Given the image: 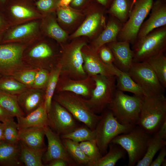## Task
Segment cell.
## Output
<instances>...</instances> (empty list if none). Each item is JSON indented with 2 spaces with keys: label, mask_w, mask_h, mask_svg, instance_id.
<instances>
[{
  "label": "cell",
  "mask_w": 166,
  "mask_h": 166,
  "mask_svg": "<svg viewBox=\"0 0 166 166\" xmlns=\"http://www.w3.org/2000/svg\"><path fill=\"white\" fill-rule=\"evenodd\" d=\"M144 96H129L117 89L114 97L107 107L121 124L136 125Z\"/></svg>",
  "instance_id": "obj_2"
},
{
  "label": "cell",
  "mask_w": 166,
  "mask_h": 166,
  "mask_svg": "<svg viewBox=\"0 0 166 166\" xmlns=\"http://www.w3.org/2000/svg\"><path fill=\"white\" fill-rule=\"evenodd\" d=\"M4 140L10 143H14L18 141L17 123L14 121V117L6 120L4 122Z\"/></svg>",
  "instance_id": "obj_40"
},
{
  "label": "cell",
  "mask_w": 166,
  "mask_h": 166,
  "mask_svg": "<svg viewBox=\"0 0 166 166\" xmlns=\"http://www.w3.org/2000/svg\"><path fill=\"white\" fill-rule=\"evenodd\" d=\"M45 136L44 128L31 127L19 130L18 140L30 148L39 150L46 148Z\"/></svg>",
  "instance_id": "obj_25"
},
{
  "label": "cell",
  "mask_w": 166,
  "mask_h": 166,
  "mask_svg": "<svg viewBox=\"0 0 166 166\" xmlns=\"http://www.w3.org/2000/svg\"><path fill=\"white\" fill-rule=\"evenodd\" d=\"M86 43L83 41H73L63 47L59 56L57 63L61 66L60 75L79 80L88 75L83 68L81 49Z\"/></svg>",
  "instance_id": "obj_5"
},
{
  "label": "cell",
  "mask_w": 166,
  "mask_h": 166,
  "mask_svg": "<svg viewBox=\"0 0 166 166\" xmlns=\"http://www.w3.org/2000/svg\"><path fill=\"white\" fill-rule=\"evenodd\" d=\"M96 1L106 8L108 7L109 8L113 0H96Z\"/></svg>",
  "instance_id": "obj_51"
},
{
  "label": "cell",
  "mask_w": 166,
  "mask_h": 166,
  "mask_svg": "<svg viewBox=\"0 0 166 166\" xmlns=\"http://www.w3.org/2000/svg\"><path fill=\"white\" fill-rule=\"evenodd\" d=\"M61 139L66 150L77 164L92 166L91 160L84 152L79 145V143L69 139Z\"/></svg>",
  "instance_id": "obj_34"
},
{
  "label": "cell",
  "mask_w": 166,
  "mask_h": 166,
  "mask_svg": "<svg viewBox=\"0 0 166 166\" xmlns=\"http://www.w3.org/2000/svg\"><path fill=\"white\" fill-rule=\"evenodd\" d=\"M68 163L65 160L61 159L53 160L46 165L47 166H66L69 165Z\"/></svg>",
  "instance_id": "obj_48"
},
{
  "label": "cell",
  "mask_w": 166,
  "mask_h": 166,
  "mask_svg": "<svg viewBox=\"0 0 166 166\" xmlns=\"http://www.w3.org/2000/svg\"><path fill=\"white\" fill-rule=\"evenodd\" d=\"M134 4V0H113L107 13L124 24L128 19Z\"/></svg>",
  "instance_id": "obj_30"
},
{
  "label": "cell",
  "mask_w": 166,
  "mask_h": 166,
  "mask_svg": "<svg viewBox=\"0 0 166 166\" xmlns=\"http://www.w3.org/2000/svg\"><path fill=\"white\" fill-rule=\"evenodd\" d=\"M136 0H134V3H135V1H136Z\"/></svg>",
  "instance_id": "obj_59"
},
{
  "label": "cell",
  "mask_w": 166,
  "mask_h": 166,
  "mask_svg": "<svg viewBox=\"0 0 166 166\" xmlns=\"http://www.w3.org/2000/svg\"><path fill=\"white\" fill-rule=\"evenodd\" d=\"M113 74L116 77L117 89L140 96L146 95L144 92L132 79L127 73L117 69L113 64L110 65Z\"/></svg>",
  "instance_id": "obj_27"
},
{
  "label": "cell",
  "mask_w": 166,
  "mask_h": 166,
  "mask_svg": "<svg viewBox=\"0 0 166 166\" xmlns=\"http://www.w3.org/2000/svg\"><path fill=\"white\" fill-rule=\"evenodd\" d=\"M58 57L49 44L39 40L29 44L23 55V60L31 67L49 71L57 63Z\"/></svg>",
  "instance_id": "obj_10"
},
{
  "label": "cell",
  "mask_w": 166,
  "mask_h": 166,
  "mask_svg": "<svg viewBox=\"0 0 166 166\" xmlns=\"http://www.w3.org/2000/svg\"><path fill=\"white\" fill-rule=\"evenodd\" d=\"M53 99L66 109L76 120L91 129H95L101 116L95 113L81 96L63 91L55 93Z\"/></svg>",
  "instance_id": "obj_3"
},
{
  "label": "cell",
  "mask_w": 166,
  "mask_h": 166,
  "mask_svg": "<svg viewBox=\"0 0 166 166\" xmlns=\"http://www.w3.org/2000/svg\"><path fill=\"white\" fill-rule=\"evenodd\" d=\"M73 0H59L58 7L67 6H69Z\"/></svg>",
  "instance_id": "obj_52"
},
{
  "label": "cell",
  "mask_w": 166,
  "mask_h": 166,
  "mask_svg": "<svg viewBox=\"0 0 166 166\" xmlns=\"http://www.w3.org/2000/svg\"><path fill=\"white\" fill-rule=\"evenodd\" d=\"M0 105L14 117L25 116L18 104L17 95L0 91Z\"/></svg>",
  "instance_id": "obj_35"
},
{
  "label": "cell",
  "mask_w": 166,
  "mask_h": 166,
  "mask_svg": "<svg viewBox=\"0 0 166 166\" xmlns=\"http://www.w3.org/2000/svg\"><path fill=\"white\" fill-rule=\"evenodd\" d=\"M40 23L37 20L14 26L7 34L6 42L31 44L39 35Z\"/></svg>",
  "instance_id": "obj_16"
},
{
  "label": "cell",
  "mask_w": 166,
  "mask_h": 166,
  "mask_svg": "<svg viewBox=\"0 0 166 166\" xmlns=\"http://www.w3.org/2000/svg\"><path fill=\"white\" fill-rule=\"evenodd\" d=\"M101 116L95 130L96 141L102 155L107 153L109 145L113 139L118 135L128 132L134 126L120 123L109 109H105Z\"/></svg>",
  "instance_id": "obj_7"
},
{
  "label": "cell",
  "mask_w": 166,
  "mask_h": 166,
  "mask_svg": "<svg viewBox=\"0 0 166 166\" xmlns=\"http://www.w3.org/2000/svg\"><path fill=\"white\" fill-rule=\"evenodd\" d=\"M45 95L44 90L30 88L17 95L18 104L25 116L44 104Z\"/></svg>",
  "instance_id": "obj_22"
},
{
  "label": "cell",
  "mask_w": 166,
  "mask_h": 166,
  "mask_svg": "<svg viewBox=\"0 0 166 166\" xmlns=\"http://www.w3.org/2000/svg\"><path fill=\"white\" fill-rule=\"evenodd\" d=\"M128 73L146 95L164 94L165 88L146 61L133 62Z\"/></svg>",
  "instance_id": "obj_11"
},
{
  "label": "cell",
  "mask_w": 166,
  "mask_h": 166,
  "mask_svg": "<svg viewBox=\"0 0 166 166\" xmlns=\"http://www.w3.org/2000/svg\"><path fill=\"white\" fill-rule=\"evenodd\" d=\"M0 122H4V120H3V119L1 118L0 117Z\"/></svg>",
  "instance_id": "obj_57"
},
{
  "label": "cell",
  "mask_w": 166,
  "mask_h": 166,
  "mask_svg": "<svg viewBox=\"0 0 166 166\" xmlns=\"http://www.w3.org/2000/svg\"><path fill=\"white\" fill-rule=\"evenodd\" d=\"M59 0H37L34 1L38 11L43 16L56 10L58 8Z\"/></svg>",
  "instance_id": "obj_43"
},
{
  "label": "cell",
  "mask_w": 166,
  "mask_h": 166,
  "mask_svg": "<svg viewBox=\"0 0 166 166\" xmlns=\"http://www.w3.org/2000/svg\"><path fill=\"white\" fill-rule=\"evenodd\" d=\"M133 62L147 61L166 49V26L153 30L132 45Z\"/></svg>",
  "instance_id": "obj_6"
},
{
  "label": "cell",
  "mask_w": 166,
  "mask_h": 166,
  "mask_svg": "<svg viewBox=\"0 0 166 166\" xmlns=\"http://www.w3.org/2000/svg\"><path fill=\"white\" fill-rule=\"evenodd\" d=\"M8 9L14 26L42 19L32 0H9Z\"/></svg>",
  "instance_id": "obj_14"
},
{
  "label": "cell",
  "mask_w": 166,
  "mask_h": 166,
  "mask_svg": "<svg viewBox=\"0 0 166 166\" xmlns=\"http://www.w3.org/2000/svg\"><path fill=\"white\" fill-rule=\"evenodd\" d=\"M3 22L1 16L0 15V31H1L3 29Z\"/></svg>",
  "instance_id": "obj_54"
},
{
  "label": "cell",
  "mask_w": 166,
  "mask_h": 166,
  "mask_svg": "<svg viewBox=\"0 0 166 166\" xmlns=\"http://www.w3.org/2000/svg\"><path fill=\"white\" fill-rule=\"evenodd\" d=\"M161 166H166V159H165L162 163Z\"/></svg>",
  "instance_id": "obj_56"
},
{
  "label": "cell",
  "mask_w": 166,
  "mask_h": 166,
  "mask_svg": "<svg viewBox=\"0 0 166 166\" xmlns=\"http://www.w3.org/2000/svg\"><path fill=\"white\" fill-rule=\"evenodd\" d=\"M2 75L1 74H0V78L2 77Z\"/></svg>",
  "instance_id": "obj_58"
},
{
  "label": "cell",
  "mask_w": 166,
  "mask_h": 166,
  "mask_svg": "<svg viewBox=\"0 0 166 166\" xmlns=\"http://www.w3.org/2000/svg\"><path fill=\"white\" fill-rule=\"evenodd\" d=\"M154 0H136L127 21L123 25L117 41H127L132 45L140 29L149 13Z\"/></svg>",
  "instance_id": "obj_9"
},
{
  "label": "cell",
  "mask_w": 166,
  "mask_h": 166,
  "mask_svg": "<svg viewBox=\"0 0 166 166\" xmlns=\"http://www.w3.org/2000/svg\"><path fill=\"white\" fill-rule=\"evenodd\" d=\"M81 53L83 59V68L88 75L92 76L100 74L107 77L114 76L110 65L104 63L98 52L90 46L87 45L84 46L81 49Z\"/></svg>",
  "instance_id": "obj_18"
},
{
  "label": "cell",
  "mask_w": 166,
  "mask_h": 166,
  "mask_svg": "<svg viewBox=\"0 0 166 166\" xmlns=\"http://www.w3.org/2000/svg\"><path fill=\"white\" fill-rule=\"evenodd\" d=\"M4 124L0 122V141L4 140Z\"/></svg>",
  "instance_id": "obj_53"
},
{
  "label": "cell",
  "mask_w": 166,
  "mask_h": 166,
  "mask_svg": "<svg viewBox=\"0 0 166 166\" xmlns=\"http://www.w3.org/2000/svg\"><path fill=\"white\" fill-rule=\"evenodd\" d=\"M95 83L89 98L85 101L96 114L102 113L112 102L117 90L115 76L98 74L91 76Z\"/></svg>",
  "instance_id": "obj_8"
},
{
  "label": "cell",
  "mask_w": 166,
  "mask_h": 166,
  "mask_svg": "<svg viewBox=\"0 0 166 166\" xmlns=\"http://www.w3.org/2000/svg\"><path fill=\"white\" fill-rule=\"evenodd\" d=\"M155 134L163 140H166V120L163 123L159 130Z\"/></svg>",
  "instance_id": "obj_49"
},
{
  "label": "cell",
  "mask_w": 166,
  "mask_h": 166,
  "mask_svg": "<svg viewBox=\"0 0 166 166\" xmlns=\"http://www.w3.org/2000/svg\"><path fill=\"white\" fill-rule=\"evenodd\" d=\"M38 69L29 67L17 71L11 76L29 88L32 87Z\"/></svg>",
  "instance_id": "obj_41"
},
{
  "label": "cell",
  "mask_w": 166,
  "mask_h": 166,
  "mask_svg": "<svg viewBox=\"0 0 166 166\" xmlns=\"http://www.w3.org/2000/svg\"><path fill=\"white\" fill-rule=\"evenodd\" d=\"M166 156V148L165 146L161 149L160 152L157 158L152 160L150 166H160L163 162L165 160Z\"/></svg>",
  "instance_id": "obj_46"
},
{
  "label": "cell",
  "mask_w": 166,
  "mask_h": 166,
  "mask_svg": "<svg viewBox=\"0 0 166 166\" xmlns=\"http://www.w3.org/2000/svg\"><path fill=\"white\" fill-rule=\"evenodd\" d=\"M113 53L114 65L120 70L128 73L133 62V54L127 41H116L106 44Z\"/></svg>",
  "instance_id": "obj_21"
},
{
  "label": "cell",
  "mask_w": 166,
  "mask_h": 166,
  "mask_svg": "<svg viewBox=\"0 0 166 166\" xmlns=\"http://www.w3.org/2000/svg\"><path fill=\"white\" fill-rule=\"evenodd\" d=\"M48 117V126L60 136L69 133L80 126L73 115L53 99Z\"/></svg>",
  "instance_id": "obj_13"
},
{
  "label": "cell",
  "mask_w": 166,
  "mask_h": 166,
  "mask_svg": "<svg viewBox=\"0 0 166 166\" xmlns=\"http://www.w3.org/2000/svg\"><path fill=\"white\" fill-rule=\"evenodd\" d=\"M7 0H0V4L2 5L5 4L7 2Z\"/></svg>",
  "instance_id": "obj_55"
},
{
  "label": "cell",
  "mask_w": 166,
  "mask_h": 166,
  "mask_svg": "<svg viewBox=\"0 0 166 166\" xmlns=\"http://www.w3.org/2000/svg\"><path fill=\"white\" fill-rule=\"evenodd\" d=\"M95 86V82L90 76L88 75L84 79L76 80L60 75L55 93L68 91L90 97Z\"/></svg>",
  "instance_id": "obj_17"
},
{
  "label": "cell",
  "mask_w": 166,
  "mask_h": 166,
  "mask_svg": "<svg viewBox=\"0 0 166 166\" xmlns=\"http://www.w3.org/2000/svg\"><path fill=\"white\" fill-rule=\"evenodd\" d=\"M17 118L18 130L31 127L44 128L49 125L48 113L44 104L28 114Z\"/></svg>",
  "instance_id": "obj_24"
},
{
  "label": "cell",
  "mask_w": 166,
  "mask_h": 166,
  "mask_svg": "<svg viewBox=\"0 0 166 166\" xmlns=\"http://www.w3.org/2000/svg\"><path fill=\"white\" fill-rule=\"evenodd\" d=\"M151 136L136 125L128 132L116 136L110 143L118 144L125 150L128 166H133L144 156Z\"/></svg>",
  "instance_id": "obj_4"
},
{
  "label": "cell",
  "mask_w": 166,
  "mask_h": 166,
  "mask_svg": "<svg viewBox=\"0 0 166 166\" xmlns=\"http://www.w3.org/2000/svg\"><path fill=\"white\" fill-rule=\"evenodd\" d=\"M21 150L18 141L10 143L4 140L0 141V165L18 166L23 164L20 160Z\"/></svg>",
  "instance_id": "obj_26"
},
{
  "label": "cell",
  "mask_w": 166,
  "mask_h": 166,
  "mask_svg": "<svg viewBox=\"0 0 166 166\" xmlns=\"http://www.w3.org/2000/svg\"><path fill=\"white\" fill-rule=\"evenodd\" d=\"M29 88L12 76L0 78V91L5 93L17 96Z\"/></svg>",
  "instance_id": "obj_36"
},
{
  "label": "cell",
  "mask_w": 166,
  "mask_h": 166,
  "mask_svg": "<svg viewBox=\"0 0 166 166\" xmlns=\"http://www.w3.org/2000/svg\"><path fill=\"white\" fill-rule=\"evenodd\" d=\"M44 128L47 140L48 147L42 157L43 163L46 165L53 160L61 159L66 161L69 165H76L65 148L60 136L54 132L48 126Z\"/></svg>",
  "instance_id": "obj_15"
},
{
  "label": "cell",
  "mask_w": 166,
  "mask_h": 166,
  "mask_svg": "<svg viewBox=\"0 0 166 166\" xmlns=\"http://www.w3.org/2000/svg\"><path fill=\"white\" fill-rule=\"evenodd\" d=\"M50 71L43 68L38 69L32 88L45 90Z\"/></svg>",
  "instance_id": "obj_44"
},
{
  "label": "cell",
  "mask_w": 166,
  "mask_h": 166,
  "mask_svg": "<svg viewBox=\"0 0 166 166\" xmlns=\"http://www.w3.org/2000/svg\"><path fill=\"white\" fill-rule=\"evenodd\" d=\"M150 11L149 18L140 29L136 40L144 37L154 29L166 26V0L154 1Z\"/></svg>",
  "instance_id": "obj_20"
},
{
  "label": "cell",
  "mask_w": 166,
  "mask_h": 166,
  "mask_svg": "<svg viewBox=\"0 0 166 166\" xmlns=\"http://www.w3.org/2000/svg\"><path fill=\"white\" fill-rule=\"evenodd\" d=\"M0 117L3 119L4 122L6 120L14 117L0 105Z\"/></svg>",
  "instance_id": "obj_50"
},
{
  "label": "cell",
  "mask_w": 166,
  "mask_h": 166,
  "mask_svg": "<svg viewBox=\"0 0 166 166\" xmlns=\"http://www.w3.org/2000/svg\"><path fill=\"white\" fill-rule=\"evenodd\" d=\"M79 144L84 153L91 160L92 166H94L102 156L96 140L81 142L79 143Z\"/></svg>",
  "instance_id": "obj_39"
},
{
  "label": "cell",
  "mask_w": 166,
  "mask_h": 166,
  "mask_svg": "<svg viewBox=\"0 0 166 166\" xmlns=\"http://www.w3.org/2000/svg\"><path fill=\"white\" fill-rule=\"evenodd\" d=\"M109 152L98 161L94 166H114L120 159L125 157L126 152L118 144L110 143Z\"/></svg>",
  "instance_id": "obj_33"
},
{
  "label": "cell",
  "mask_w": 166,
  "mask_h": 166,
  "mask_svg": "<svg viewBox=\"0 0 166 166\" xmlns=\"http://www.w3.org/2000/svg\"><path fill=\"white\" fill-rule=\"evenodd\" d=\"M42 19L40 29L45 34L59 42L66 39V33L60 26L53 17L45 15Z\"/></svg>",
  "instance_id": "obj_28"
},
{
  "label": "cell",
  "mask_w": 166,
  "mask_h": 166,
  "mask_svg": "<svg viewBox=\"0 0 166 166\" xmlns=\"http://www.w3.org/2000/svg\"><path fill=\"white\" fill-rule=\"evenodd\" d=\"M61 72V66L58 63L53 67L50 71L49 78L45 90L44 103V106L47 113L51 107Z\"/></svg>",
  "instance_id": "obj_31"
},
{
  "label": "cell",
  "mask_w": 166,
  "mask_h": 166,
  "mask_svg": "<svg viewBox=\"0 0 166 166\" xmlns=\"http://www.w3.org/2000/svg\"><path fill=\"white\" fill-rule=\"evenodd\" d=\"M57 13L59 21L65 24H69L73 22L78 18V12L69 6L58 7Z\"/></svg>",
  "instance_id": "obj_42"
},
{
  "label": "cell",
  "mask_w": 166,
  "mask_h": 166,
  "mask_svg": "<svg viewBox=\"0 0 166 166\" xmlns=\"http://www.w3.org/2000/svg\"><path fill=\"white\" fill-rule=\"evenodd\" d=\"M105 8L96 1L94 3V10L71 36L74 38L81 36H92L102 28H104L105 19L104 11Z\"/></svg>",
  "instance_id": "obj_19"
},
{
  "label": "cell",
  "mask_w": 166,
  "mask_h": 166,
  "mask_svg": "<svg viewBox=\"0 0 166 166\" xmlns=\"http://www.w3.org/2000/svg\"><path fill=\"white\" fill-rule=\"evenodd\" d=\"M151 66L160 82L166 87V57L164 53L151 57L146 61Z\"/></svg>",
  "instance_id": "obj_37"
},
{
  "label": "cell",
  "mask_w": 166,
  "mask_h": 166,
  "mask_svg": "<svg viewBox=\"0 0 166 166\" xmlns=\"http://www.w3.org/2000/svg\"><path fill=\"white\" fill-rule=\"evenodd\" d=\"M91 0H73L69 6L74 8L82 7L88 3Z\"/></svg>",
  "instance_id": "obj_47"
},
{
  "label": "cell",
  "mask_w": 166,
  "mask_h": 166,
  "mask_svg": "<svg viewBox=\"0 0 166 166\" xmlns=\"http://www.w3.org/2000/svg\"><path fill=\"white\" fill-rule=\"evenodd\" d=\"M166 145V140L156 134L152 135L144 156L136 163V166H150L156 153Z\"/></svg>",
  "instance_id": "obj_32"
},
{
  "label": "cell",
  "mask_w": 166,
  "mask_h": 166,
  "mask_svg": "<svg viewBox=\"0 0 166 166\" xmlns=\"http://www.w3.org/2000/svg\"><path fill=\"white\" fill-rule=\"evenodd\" d=\"M123 25L117 19L112 16L104 30L92 42L90 46L98 52L99 48L103 45L117 41L118 35Z\"/></svg>",
  "instance_id": "obj_23"
},
{
  "label": "cell",
  "mask_w": 166,
  "mask_h": 166,
  "mask_svg": "<svg viewBox=\"0 0 166 166\" xmlns=\"http://www.w3.org/2000/svg\"><path fill=\"white\" fill-rule=\"evenodd\" d=\"M98 52L100 59L104 63L107 65L113 64L114 57L113 53L106 44L101 46Z\"/></svg>",
  "instance_id": "obj_45"
},
{
  "label": "cell",
  "mask_w": 166,
  "mask_h": 166,
  "mask_svg": "<svg viewBox=\"0 0 166 166\" xmlns=\"http://www.w3.org/2000/svg\"><path fill=\"white\" fill-rule=\"evenodd\" d=\"M32 0L34 1H36L37 0Z\"/></svg>",
  "instance_id": "obj_60"
},
{
  "label": "cell",
  "mask_w": 166,
  "mask_h": 166,
  "mask_svg": "<svg viewBox=\"0 0 166 166\" xmlns=\"http://www.w3.org/2000/svg\"><path fill=\"white\" fill-rule=\"evenodd\" d=\"M30 44L7 43L0 45V74L11 76L19 70L31 67L23 60V52Z\"/></svg>",
  "instance_id": "obj_12"
},
{
  "label": "cell",
  "mask_w": 166,
  "mask_h": 166,
  "mask_svg": "<svg viewBox=\"0 0 166 166\" xmlns=\"http://www.w3.org/2000/svg\"><path fill=\"white\" fill-rule=\"evenodd\" d=\"M61 138L67 139L78 143L96 140V132L87 127L79 126L71 132L61 136Z\"/></svg>",
  "instance_id": "obj_38"
},
{
  "label": "cell",
  "mask_w": 166,
  "mask_h": 166,
  "mask_svg": "<svg viewBox=\"0 0 166 166\" xmlns=\"http://www.w3.org/2000/svg\"><path fill=\"white\" fill-rule=\"evenodd\" d=\"M166 120L164 94L144 95L136 125L152 136L157 132Z\"/></svg>",
  "instance_id": "obj_1"
},
{
  "label": "cell",
  "mask_w": 166,
  "mask_h": 166,
  "mask_svg": "<svg viewBox=\"0 0 166 166\" xmlns=\"http://www.w3.org/2000/svg\"><path fill=\"white\" fill-rule=\"evenodd\" d=\"M21 150L20 160L26 166H43L42 159L46 148L42 149H35L26 145L19 140Z\"/></svg>",
  "instance_id": "obj_29"
}]
</instances>
